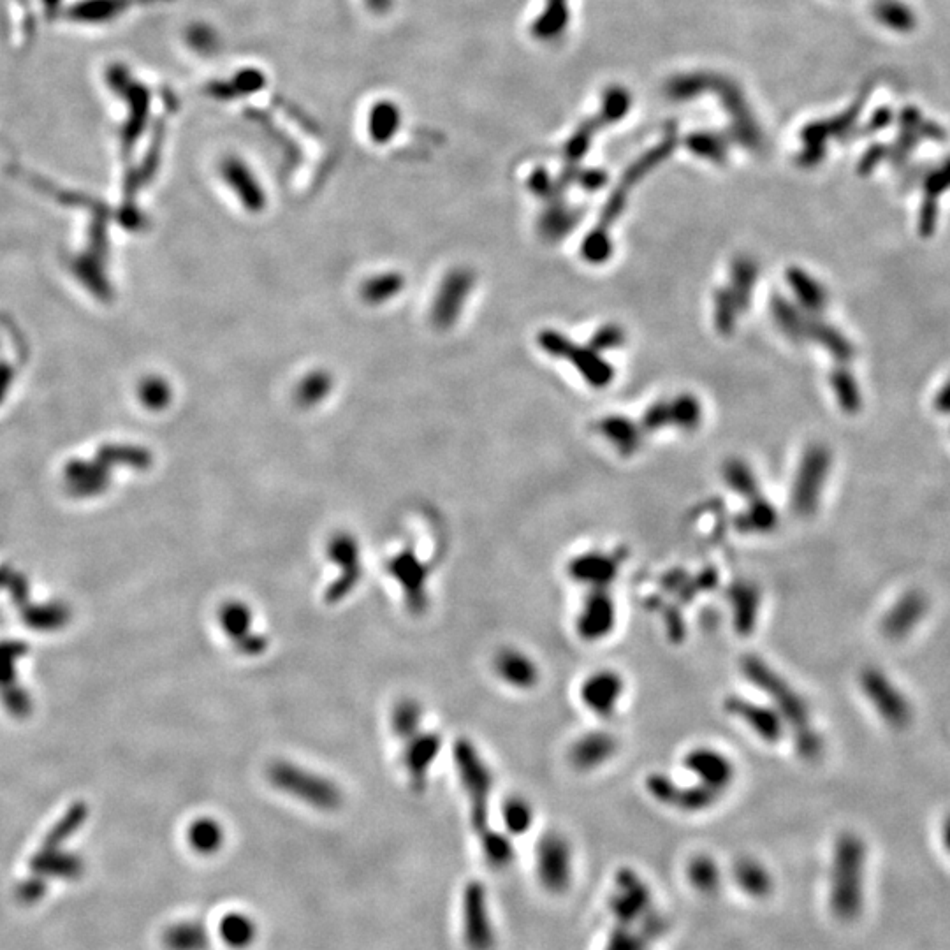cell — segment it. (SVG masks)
<instances>
[{
    "mask_svg": "<svg viewBox=\"0 0 950 950\" xmlns=\"http://www.w3.org/2000/svg\"><path fill=\"white\" fill-rule=\"evenodd\" d=\"M741 674L750 685L768 699L790 729L797 755L804 760H819L824 753V739L813 725L812 708L803 694L768 660L759 655H745L739 660Z\"/></svg>",
    "mask_w": 950,
    "mask_h": 950,
    "instance_id": "1",
    "label": "cell"
},
{
    "mask_svg": "<svg viewBox=\"0 0 950 950\" xmlns=\"http://www.w3.org/2000/svg\"><path fill=\"white\" fill-rule=\"evenodd\" d=\"M454 762L461 785L470 803V819L477 834L488 831L490 799L495 789V776L481 752L472 741L458 739L454 745Z\"/></svg>",
    "mask_w": 950,
    "mask_h": 950,
    "instance_id": "2",
    "label": "cell"
},
{
    "mask_svg": "<svg viewBox=\"0 0 950 950\" xmlns=\"http://www.w3.org/2000/svg\"><path fill=\"white\" fill-rule=\"evenodd\" d=\"M268 780L275 789L319 812H337L344 803V794L333 780L285 760L271 764Z\"/></svg>",
    "mask_w": 950,
    "mask_h": 950,
    "instance_id": "3",
    "label": "cell"
},
{
    "mask_svg": "<svg viewBox=\"0 0 950 950\" xmlns=\"http://www.w3.org/2000/svg\"><path fill=\"white\" fill-rule=\"evenodd\" d=\"M864 699L870 702L877 717L894 731H903L914 720V708L907 694L892 681L889 674L877 667H866L859 676Z\"/></svg>",
    "mask_w": 950,
    "mask_h": 950,
    "instance_id": "4",
    "label": "cell"
},
{
    "mask_svg": "<svg viewBox=\"0 0 950 950\" xmlns=\"http://www.w3.org/2000/svg\"><path fill=\"white\" fill-rule=\"evenodd\" d=\"M328 558L340 569L338 578L326 588V604H340L347 599L363 579L361 548L354 535L338 532L328 542Z\"/></svg>",
    "mask_w": 950,
    "mask_h": 950,
    "instance_id": "5",
    "label": "cell"
},
{
    "mask_svg": "<svg viewBox=\"0 0 950 950\" xmlns=\"http://www.w3.org/2000/svg\"><path fill=\"white\" fill-rule=\"evenodd\" d=\"M646 792L658 803L681 812H704L715 806L722 797L701 783L683 785L667 773H651L646 776Z\"/></svg>",
    "mask_w": 950,
    "mask_h": 950,
    "instance_id": "6",
    "label": "cell"
},
{
    "mask_svg": "<svg viewBox=\"0 0 950 950\" xmlns=\"http://www.w3.org/2000/svg\"><path fill=\"white\" fill-rule=\"evenodd\" d=\"M386 569L391 579L400 586L410 613L423 614L430 604V595H428L430 567L412 549L405 548L400 553H396L393 558H389Z\"/></svg>",
    "mask_w": 950,
    "mask_h": 950,
    "instance_id": "7",
    "label": "cell"
},
{
    "mask_svg": "<svg viewBox=\"0 0 950 950\" xmlns=\"http://www.w3.org/2000/svg\"><path fill=\"white\" fill-rule=\"evenodd\" d=\"M683 768L695 783L724 796L736 780V764L727 753L713 746H695L683 757Z\"/></svg>",
    "mask_w": 950,
    "mask_h": 950,
    "instance_id": "8",
    "label": "cell"
},
{
    "mask_svg": "<svg viewBox=\"0 0 950 950\" xmlns=\"http://www.w3.org/2000/svg\"><path fill=\"white\" fill-rule=\"evenodd\" d=\"M219 623L238 653L245 657H259L268 651V637L254 629V613L242 600H229L220 607Z\"/></svg>",
    "mask_w": 950,
    "mask_h": 950,
    "instance_id": "9",
    "label": "cell"
},
{
    "mask_svg": "<svg viewBox=\"0 0 950 950\" xmlns=\"http://www.w3.org/2000/svg\"><path fill=\"white\" fill-rule=\"evenodd\" d=\"M929 613V600L921 590H907L892 600L880 620L882 636L899 643L914 636Z\"/></svg>",
    "mask_w": 950,
    "mask_h": 950,
    "instance_id": "10",
    "label": "cell"
},
{
    "mask_svg": "<svg viewBox=\"0 0 950 950\" xmlns=\"http://www.w3.org/2000/svg\"><path fill=\"white\" fill-rule=\"evenodd\" d=\"M724 709L729 717L741 722L764 743H778L787 732V725L771 704H759L743 695H729L725 697Z\"/></svg>",
    "mask_w": 950,
    "mask_h": 950,
    "instance_id": "11",
    "label": "cell"
},
{
    "mask_svg": "<svg viewBox=\"0 0 950 950\" xmlns=\"http://www.w3.org/2000/svg\"><path fill=\"white\" fill-rule=\"evenodd\" d=\"M618 606L609 590H588L576 616V632L586 643H599L613 634Z\"/></svg>",
    "mask_w": 950,
    "mask_h": 950,
    "instance_id": "12",
    "label": "cell"
},
{
    "mask_svg": "<svg viewBox=\"0 0 950 950\" xmlns=\"http://www.w3.org/2000/svg\"><path fill=\"white\" fill-rule=\"evenodd\" d=\"M475 277L467 268H454L442 278L432 305V324L440 331L453 328L474 287Z\"/></svg>",
    "mask_w": 950,
    "mask_h": 950,
    "instance_id": "13",
    "label": "cell"
},
{
    "mask_svg": "<svg viewBox=\"0 0 950 950\" xmlns=\"http://www.w3.org/2000/svg\"><path fill=\"white\" fill-rule=\"evenodd\" d=\"M625 690L627 685L622 674L614 669H597L581 683L579 699L593 715L609 718L620 708Z\"/></svg>",
    "mask_w": 950,
    "mask_h": 950,
    "instance_id": "14",
    "label": "cell"
},
{
    "mask_svg": "<svg viewBox=\"0 0 950 950\" xmlns=\"http://www.w3.org/2000/svg\"><path fill=\"white\" fill-rule=\"evenodd\" d=\"M623 565V553H606V551H586L583 555L574 556L567 565V574L574 583L588 586L590 590H609L616 578L620 576Z\"/></svg>",
    "mask_w": 950,
    "mask_h": 950,
    "instance_id": "15",
    "label": "cell"
},
{
    "mask_svg": "<svg viewBox=\"0 0 950 950\" xmlns=\"http://www.w3.org/2000/svg\"><path fill=\"white\" fill-rule=\"evenodd\" d=\"M620 750V741L609 731H588L574 739L567 752L572 768L579 773H590L604 768L607 762L616 757Z\"/></svg>",
    "mask_w": 950,
    "mask_h": 950,
    "instance_id": "16",
    "label": "cell"
},
{
    "mask_svg": "<svg viewBox=\"0 0 950 950\" xmlns=\"http://www.w3.org/2000/svg\"><path fill=\"white\" fill-rule=\"evenodd\" d=\"M440 750L442 738L439 732L419 731L412 738L405 739L402 762L412 790L423 792Z\"/></svg>",
    "mask_w": 950,
    "mask_h": 950,
    "instance_id": "17",
    "label": "cell"
},
{
    "mask_svg": "<svg viewBox=\"0 0 950 950\" xmlns=\"http://www.w3.org/2000/svg\"><path fill=\"white\" fill-rule=\"evenodd\" d=\"M220 175L245 210L250 213L263 212L266 208V192L247 162L238 157H227L220 164Z\"/></svg>",
    "mask_w": 950,
    "mask_h": 950,
    "instance_id": "18",
    "label": "cell"
},
{
    "mask_svg": "<svg viewBox=\"0 0 950 950\" xmlns=\"http://www.w3.org/2000/svg\"><path fill=\"white\" fill-rule=\"evenodd\" d=\"M493 669L500 681L516 690H532L541 681V669L527 651L507 646L497 651L493 658Z\"/></svg>",
    "mask_w": 950,
    "mask_h": 950,
    "instance_id": "19",
    "label": "cell"
},
{
    "mask_svg": "<svg viewBox=\"0 0 950 950\" xmlns=\"http://www.w3.org/2000/svg\"><path fill=\"white\" fill-rule=\"evenodd\" d=\"M463 928L470 949L484 950L490 945V929L481 885H468L463 896Z\"/></svg>",
    "mask_w": 950,
    "mask_h": 950,
    "instance_id": "20",
    "label": "cell"
},
{
    "mask_svg": "<svg viewBox=\"0 0 950 950\" xmlns=\"http://www.w3.org/2000/svg\"><path fill=\"white\" fill-rule=\"evenodd\" d=\"M727 599L731 602L734 629L739 636H750L757 625L762 604L759 588L752 581H738L729 588Z\"/></svg>",
    "mask_w": 950,
    "mask_h": 950,
    "instance_id": "21",
    "label": "cell"
},
{
    "mask_svg": "<svg viewBox=\"0 0 950 950\" xmlns=\"http://www.w3.org/2000/svg\"><path fill=\"white\" fill-rule=\"evenodd\" d=\"M217 931H219L220 940L229 949H249L250 945L256 942V922L243 912H229V914L222 915Z\"/></svg>",
    "mask_w": 950,
    "mask_h": 950,
    "instance_id": "22",
    "label": "cell"
},
{
    "mask_svg": "<svg viewBox=\"0 0 950 950\" xmlns=\"http://www.w3.org/2000/svg\"><path fill=\"white\" fill-rule=\"evenodd\" d=\"M162 945L168 950H206L210 938L201 922L180 921L162 933Z\"/></svg>",
    "mask_w": 950,
    "mask_h": 950,
    "instance_id": "23",
    "label": "cell"
},
{
    "mask_svg": "<svg viewBox=\"0 0 950 950\" xmlns=\"http://www.w3.org/2000/svg\"><path fill=\"white\" fill-rule=\"evenodd\" d=\"M403 289H405V277L402 273L386 271L365 280V284L359 289V294L368 305L377 307V305H384L388 301L395 300Z\"/></svg>",
    "mask_w": 950,
    "mask_h": 950,
    "instance_id": "24",
    "label": "cell"
},
{
    "mask_svg": "<svg viewBox=\"0 0 950 950\" xmlns=\"http://www.w3.org/2000/svg\"><path fill=\"white\" fill-rule=\"evenodd\" d=\"M402 125V113L400 108L391 101H379L370 110L368 117V131L375 143H389L396 132L400 131Z\"/></svg>",
    "mask_w": 950,
    "mask_h": 950,
    "instance_id": "25",
    "label": "cell"
},
{
    "mask_svg": "<svg viewBox=\"0 0 950 950\" xmlns=\"http://www.w3.org/2000/svg\"><path fill=\"white\" fill-rule=\"evenodd\" d=\"M187 840L194 852L201 855H213L224 847L226 833L217 820L203 817L190 824Z\"/></svg>",
    "mask_w": 950,
    "mask_h": 950,
    "instance_id": "26",
    "label": "cell"
},
{
    "mask_svg": "<svg viewBox=\"0 0 950 950\" xmlns=\"http://www.w3.org/2000/svg\"><path fill=\"white\" fill-rule=\"evenodd\" d=\"M333 386H335L333 375L326 370H314L307 373L294 391L296 402L305 409L315 407L328 398L329 393L333 391Z\"/></svg>",
    "mask_w": 950,
    "mask_h": 950,
    "instance_id": "27",
    "label": "cell"
},
{
    "mask_svg": "<svg viewBox=\"0 0 950 950\" xmlns=\"http://www.w3.org/2000/svg\"><path fill=\"white\" fill-rule=\"evenodd\" d=\"M134 0H87L71 9V18L78 22L103 23L113 20Z\"/></svg>",
    "mask_w": 950,
    "mask_h": 950,
    "instance_id": "28",
    "label": "cell"
},
{
    "mask_svg": "<svg viewBox=\"0 0 950 950\" xmlns=\"http://www.w3.org/2000/svg\"><path fill=\"white\" fill-rule=\"evenodd\" d=\"M423 706L414 699H402L391 709V727L398 738L409 739L421 731Z\"/></svg>",
    "mask_w": 950,
    "mask_h": 950,
    "instance_id": "29",
    "label": "cell"
},
{
    "mask_svg": "<svg viewBox=\"0 0 950 950\" xmlns=\"http://www.w3.org/2000/svg\"><path fill=\"white\" fill-rule=\"evenodd\" d=\"M539 861L544 875L549 878L562 877L569 863V847L565 840L556 834L544 838L539 848Z\"/></svg>",
    "mask_w": 950,
    "mask_h": 950,
    "instance_id": "30",
    "label": "cell"
},
{
    "mask_svg": "<svg viewBox=\"0 0 950 950\" xmlns=\"http://www.w3.org/2000/svg\"><path fill=\"white\" fill-rule=\"evenodd\" d=\"M569 2L567 0H548L541 18L534 23V34L539 39H553L560 36L569 22Z\"/></svg>",
    "mask_w": 950,
    "mask_h": 950,
    "instance_id": "31",
    "label": "cell"
},
{
    "mask_svg": "<svg viewBox=\"0 0 950 950\" xmlns=\"http://www.w3.org/2000/svg\"><path fill=\"white\" fill-rule=\"evenodd\" d=\"M502 819L509 833H527L534 822V808L523 797H509L502 806Z\"/></svg>",
    "mask_w": 950,
    "mask_h": 950,
    "instance_id": "32",
    "label": "cell"
},
{
    "mask_svg": "<svg viewBox=\"0 0 950 950\" xmlns=\"http://www.w3.org/2000/svg\"><path fill=\"white\" fill-rule=\"evenodd\" d=\"M630 110V94L622 87H611L604 94L600 124H613L622 120Z\"/></svg>",
    "mask_w": 950,
    "mask_h": 950,
    "instance_id": "33",
    "label": "cell"
},
{
    "mask_svg": "<svg viewBox=\"0 0 950 950\" xmlns=\"http://www.w3.org/2000/svg\"><path fill=\"white\" fill-rule=\"evenodd\" d=\"M776 525V512L771 509V505L760 502V505H753L750 511L746 512L743 518L739 519L738 527L743 532H769Z\"/></svg>",
    "mask_w": 950,
    "mask_h": 950,
    "instance_id": "34",
    "label": "cell"
},
{
    "mask_svg": "<svg viewBox=\"0 0 950 950\" xmlns=\"http://www.w3.org/2000/svg\"><path fill=\"white\" fill-rule=\"evenodd\" d=\"M481 838H483L484 854H486L491 864L504 866V864L511 861L512 847L511 841L507 840V836L488 829V831L481 834Z\"/></svg>",
    "mask_w": 950,
    "mask_h": 950,
    "instance_id": "35",
    "label": "cell"
},
{
    "mask_svg": "<svg viewBox=\"0 0 950 950\" xmlns=\"http://www.w3.org/2000/svg\"><path fill=\"white\" fill-rule=\"evenodd\" d=\"M688 147L692 148L695 154L706 157V159H713V161L724 159V141L717 138V136H713V134H708V132L694 134L692 138H688Z\"/></svg>",
    "mask_w": 950,
    "mask_h": 950,
    "instance_id": "36",
    "label": "cell"
},
{
    "mask_svg": "<svg viewBox=\"0 0 950 950\" xmlns=\"http://www.w3.org/2000/svg\"><path fill=\"white\" fill-rule=\"evenodd\" d=\"M600 124V120H593V122H588V124L583 125L579 132H576V136L570 139L569 147H567V155L569 159H579L583 152H585L586 147H588V141L593 136V131L597 129V125Z\"/></svg>",
    "mask_w": 950,
    "mask_h": 950,
    "instance_id": "37",
    "label": "cell"
},
{
    "mask_svg": "<svg viewBox=\"0 0 950 950\" xmlns=\"http://www.w3.org/2000/svg\"><path fill=\"white\" fill-rule=\"evenodd\" d=\"M145 395H147V402L152 407H162V405L168 403L169 389L161 380H152L145 389Z\"/></svg>",
    "mask_w": 950,
    "mask_h": 950,
    "instance_id": "38",
    "label": "cell"
},
{
    "mask_svg": "<svg viewBox=\"0 0 950 950\" xmlns=\"http://www.w3.org/2000/svg\"><path fill=\"white\" fill-rule=\"evenodd\" d=\"M365 4L375 13H384L393 6V0H365Z\"/></svg>",
    "mask_w": 950,
    "mask_h": 950,
    "instance_id": "39",
    "label": "cell"
}]
</instances>
